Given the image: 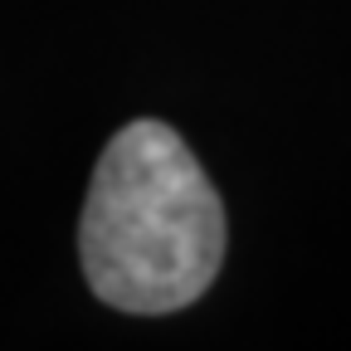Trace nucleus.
I'll return each mask as SVG.
<instances>
[{
	"mask_svg": "<svg viewBox=\"0 0 351 351\" xmlns=\"http://www.w3.org/2000/svg\"><path fill=\"white\" fill-rule=\"evenodd\" d=\"M225 205L181 132L137 117L103 147L78 219L83 278L132 317L181 313L225 263Z\"/></svg>",
	"mask_w": 351,
	"mask_h": 351,
	"instance_id": "f257e3e1",
	"label": "nucleus"
}]
</instances>
